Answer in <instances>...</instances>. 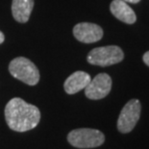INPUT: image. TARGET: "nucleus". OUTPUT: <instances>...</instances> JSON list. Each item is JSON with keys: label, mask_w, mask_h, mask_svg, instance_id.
<instances>
[{"label": "nucleus", "mask_w": 149, "mask_h": 149, "mask_svg": "<svg viewBox=\"0 0 149 149\" xmlns=\"http://www.w3.org/2000/svg\"><path fill=\"white\" fill-rule=\"evenodd\" d=\"M5 120L9 128L15 132L34 129L40 120V109L20 98H13L5 107Z\"/></svg>", "instance_id": "f257e3e1"}, {"label": "nucleus", "mask_w": 149, "mask_h": 149, "mask_svg": "<svg viewBox=\"0 0 149 149\" xmlns=\"http://www.w3.org/2000/svg\"><path fill=\"white\" fill-rule=\"evenodd\" d=\"M9 72L15 78L28 85H36L40 81V72L37 66L26 57L13 59L9 65Z\"/></svg>", "instance_id": "f03ea898"}, {"label": "nucleus", "mask_w": 149, "mask_h": 149, "mask_svg": "<svg viewBox=\"0 0 149 149\" xmlns=\"http://www.w3.org/2000/svg\"><path fill=\"white\" fill-rule=\"evenodd\" d=\"M68 141L76 148H94L104 143L105 136L95 129L81 128L68 133Z\"/></svg>", "instance_id": "7ed1b4c3"}, {"label": "nucleus", "mask_w": 149, "mask_h": 149, "mask_svg": "<svg viewBox=\"0 0 149 149\" xmlns=\"http://www.w3.org/2000/svg\"><path fill=\"white\" fill-rule=\"evenodd\" d=\"M124 58L122 49L117 46L99 47L91 49L87 56L88 62L91 65L107 67L121 62Z\"/></svg>", "instance_id": "20e7f679"}, {"label": "nucleus", "mask_w": 149, "mask_h": 149, "mask_svg": "<svg viewBox=\"0 0 149 149\" xmlns=\"http://www.w3.org/2000/svg\"><path fill=\"white\" fill-rule=\"evenodd\" d=\"M141 106L139 101L132 99L123 107L117 119V129L122 134L130 133L137 123L141 116Z\"/></svg>", "instance_id": "39448f33"}, {"label": "nucleus", "mask_w": 149, "mask_h": 149, "mask_svg": "<svg viewBox=\"0 0 149 149\" xmlns=\"http://www.w3.org/2000/svg\"><path fill=\"white\" fill-rule=\"evenodd\" d=\"M112 89V78L108 74L101 73L91 80L85 88L86 97L91 100H100L105 98Z\"/></svg>", "instance_id": "423d86ee"}, {"label": "nucleus", "mask_w": 149, "mask_h": 149, "mask_svg": "<svg viewBox=\"0 0 149 149\" xmlns=\"http://www.w3.org/2000/svg\"><path fill=\"white\" fill-rule=\"evenodd\" d=\"M73 35L79 42L91 44L101 40V38L103 37V30L97 24L81 23L74 26Z\"/></svg>", "instance_id": "0eeeda50"}, {"label": "nucleus", "mask_w": 149, "mask_h": 149, "mask_svg": "<svg viewBox=\"0 0 149 149\" xmlns=\"http://www.w3.org/2000/svg\"><path fill=\"white\" fill-rule=\"evenodd\" d=\"M91 80V78L88 73L83 71L75 72L65 80L64 83L65 91L69 95L76 94L82 89H85L86 86L90 83Z\"/></svg>", "instance_id": "6e6552de"}, {"label": "nucleus", "mask_w": 149, "mask_h": 149, "mask_svg": "<svg viewBox=\"0 0 149 149\" xmlns=\"http://www.w3.org/2000/svg\"><path fill=\"white\" fill-rule=\"evenodd\" d=\"M110 10L117 20L127 24H133L137 20L135 12L123 0H113L111 3Z\"/></svg>", "instance_id": "1a4fd4ad"}, {"label": "nucleus", "mask_w": 149, "mask_h": 149, "mask_svg": "<svg viewBox=\"0 0 149 149\" xmlns=\"http://www.w3.org/2000/svg\"><path fill=\"white\" fill-rule=\"evenodd\" d=\"M34 7V0H13L12 14L17 21L27 23Z\"/></svg>", "instance_id": "9d476101"}, {"label": "nucleus", "mask_w": 149, "mask_h": 149, "mask_svg": "<svg viewBox=\"0 0 149 149\" xmlns=\"http://www.w3.org/2000/svg\"><path fill=\"white\" fill-rule=\"evenodd\" d=\"M143 62L149 67V52H146L143 54Z\"/></svg>", "instance_id": "9b49d317"}, {"label": "nucleus", "mask_w": 149, "mask_h": 149, "mask_svg": "<svg viewBox=\"0 0 149 149\" xmlns=\"http://www.w3.org/2000/svg\"><path fill=\"white\" fill-rule=\"evenodd\" d=\"M124 2H126V3H133V4H136V3H139L141 0H123Z\"/></svg>", "instance_id": "f8f14e48"}, {"label": "nucleus", "mask_w": 149, "mask_h": 149, "mask_svg": "<svg viewBox=\"0 0 149 149\" xmlns=\"http://www.w3.org/2000/svg\"><path fill=\"white\" fill-rule=\"evenodd\" d=\"M4 40H5V36H4V34H3L1 31H0V45L4 42Z\"/></svg>", "instance_id": "ddd939ff"}]
</instances>
